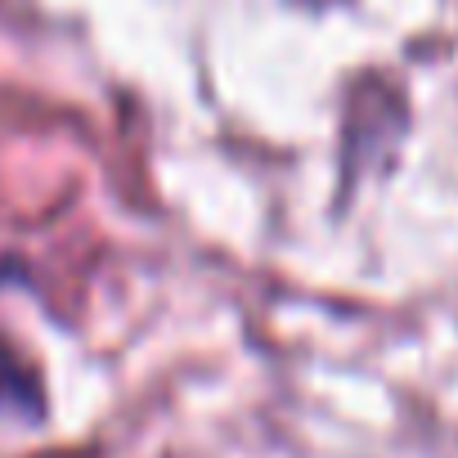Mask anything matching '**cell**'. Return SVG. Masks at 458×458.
<instances>
[{
    "label": "cell",
    "mask_w": 458,
    "mask_h": 458,
    "mask_svg": "<svg viewBox=\"0 0 458 458\" xmlns=\"http://www.w3.org/2000/svg\"><path fill=\"white\" fill-rule=\"evenodd\" d=\"M41 409H46V400H41L37 373H32L5 342H0V413L32 422V418H41Z\"/></svg>",
    "instance_id": "obj_1"
}]
</instances>
